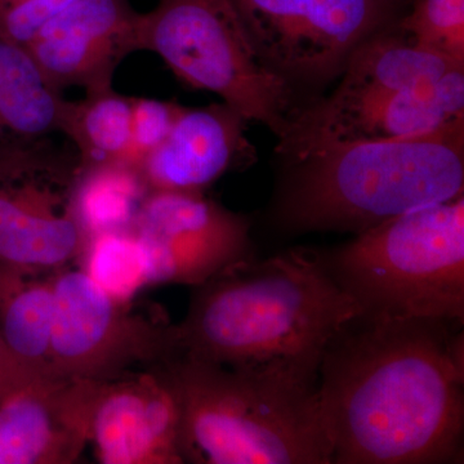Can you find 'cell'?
Returning <instances> with one entry per match:
<instances>
[{
	"label": "cell",
	"instance_id": "cell-1",
	"mask_svg": "<svg viewBox=\"0 0 464 464\" xmlns=\"http://www.w3.org/2000/svg\"><path fill=\"white\" fill-rule=\"evenodd\" d=\"M463 387L462 320L357 314L319 365L333 464L462 462Z\"/></svg>",
	"mask_w": 464,
	"mask_h": 464
},
{
	"label": "cell",
	"instance_id": "cell-2",
	"mask_svg": "<svg viewBox=\"0 0 464 464\" xmlns=\"http://www.w3.org/2000/svg\"><path fill=\"white\" fill-rule=\"evenodd\" d=\"M360 313L319 250L250 258L194 286L179 324L182 355L319 380L326 344Z\"/></svg>",
	"mask_w": 464,
	"mask_h": 464
},
{
	"label": "cell",
	"instance_id": "cell-3",
	"mask_svg": "<svg viewBox=\"0 0 464 464\" xmlns=\"http://www.w3.org/2000/svg\"><path fill=\"white\" fill-rule=\"evenodd\" d=\"M276 221L290 232L362 234L464 191V124L413 139L331 143L286 160Z\"/></svg>",
	"mask_w": 464,
	"mask_h": 464
},
{
	"label": "cell",
	"instance_id": "cell-4",
	"mask_svg": "<svg viewBox=\"0 0 464 464\" xmlns=\"http://www.w3.org/2000/svg\"><path fill=\"white\" fill-rule=\"evenodd\" d=\"M331 96L304 106L276 151L285 160L331 143L413 139L464 124V63L389 24L362 42Z\"/></svg>",
	"mask_w": 464,
	"mask_h": 464
},
{
	"label": "cell",
	"instance_id": "cell-5",
	"mask_svg": "<svg viewBox=\"0 0 464 464\" xmlns=\"http://www.w3.org/2000/svg\"><path fill=\"white\" fill-rule=\"evenodd\" d=\"M183 462L333 464L319 380L235 369L181 355Z\"/></svg>",
	"mask_w": 464,
	"mask_h": 464
},
{
	"label": "cell",
	"instance_id": "cell-6",
	"mask_svg": "<svg viewBox=\"0 0 464 464\" xmlns=\"http://www.w3.org/2000/svg\"><path fill=\"white\" fill-rule=\"evenodd\" d=\"M322 253L362 313L464 322V194L393 217Z\"/></svg>",
	"mask_w": 464,
	"mask_h": 464
},
{
	"label": "cell",
	"instance_id": "cell-7",
	"mask_svg": "<svg viewBox=\"0 0 464 464\" xmlns=\"http://www.w3.org/2000/svg\"><path fill=\"white\" fill-rule=\"evenodd\" d=\"M140 43L185 83L264 124L277 145L288 139L302 108L292 84L259 57L231 0H160L141 14Z\"/></svg>",
	"mask_w": 464,
	"mask_h": 464
},
{
	"label": "cell",
	"instance_id": "cell-8",
	"mask_svg": "<svg viewBox=\"0 0 464 464\" xmlns=\"http://www.w3.org/2000/svg\"><path fill=\"white\" fill-rule=\"evenodd\" d=\"M52 375L111 381L133 368H155L182 355L179 324L146 316L112 298L82 268L53 274Z\"/></svg>",
	"mask_w": 464,
	"mask_h": 464
},
{
	"label": "cell",
	"instance_id": "cell-9",
	"mask_svg": "<svg viewBox=\"0 0 464 464\" xmlns=\"http://www.w3.org/2000/svg\"><path fill=\"white\" fill-rule=\"evenodd\" d=\"M78 155L48 139L0 140V261L53 274L79 262Z\"/></svg>",
	"mask_w": 464,
	"mask_h": 464
},
{
	"label": "cell",
	"instance_id": "cell-10",
	"mask_svg": "<svg viewBox=\"0 0 464 464\" xmlns=\"http://www.w3.org/2000/svg\"><path fill=\"white\" fill-rule=\"evenodd\" d=\"M259 57L293 81L340 74L356 48L395 21L386 0H231Z\"/></svg>",
	"mask_w": 464,
	"mask_h": 464
},
{
	"label": "cell",
	"instance_id": "cell-11",
	"mask_svg": "<svg viewBox=\"0 0 464 464\" xmlns=\"http://www.w3.org/2000/svg\"><path fill=\"white\" fill-rule=\"evenodd\" d=\"M248 219L204 192L150 191L133 225L149 267V286L200 285L255 258Z\"/></svg>",
	"mask_w": 464,
	"mask_h": 464
},
{
	"label": "cell",
	"instance_id": "cell-12",
	"mask_svg": "<svg viewBox=\"0 0 464 464\" xmlns=\"http://www.w3.org/2000/svg\"><path fill=\"white\" fill-rule=\"evenodd\" d=\"M172 362L96 382L88 442L93 444L101 463H185L181 396Z\"/></svg>",
	"mask_w": 464,
	"mask_h": 464
},
{
	"label": "cell",
	"instance_id": "cell-13",
	"mask_svg": "<svg viewBox=\"0 0 464 464\" xmlns=\"http://www.w3.org/2000/svg\"><path fill=\"white\" fill-rule=\"evenodd\" d=\"M140 20L128 0H72L26 47L61 90H108L121 61L141 51Z\"/></svg>",
	"mask_w": 464,
	"mask_h": 464
},
{
	"label": "cell",
	"instance_id": "cell-14",
	"mask_svg": "<svg viewBox=\"0 0 464 464\" xmlns=\"http://www.w3.org/2000/svg\"><path fill=\"white\" fill-rule=\"evenodd\" d=\"M94 381L48 375L0 400V464H72L88 444Z\"/></svg>",
	"mask_w": 464,
	"mask_h": 464
},
{
	"label": "cell",
	"instance_id": "cell-15",
	"mask_svg": "<svg viewBox=\"0 0 464 464\" xmlns=\"http://www.w3.org/2000/svg\"><path fill=\"white\" fill-rule=\"evenodd\" d=\"M246 123L224 102L183 108L167 139L140 164L149 190L204 192L252 160Z\"/></svg>",
	"mask_w": 464,
	"mask_h": 464
},
{
	"label": "cell",
	"instance_id": "cell-16",
	"mask_svg": "<svg viewBox=\"0 0 464 464\" xmlns=\"http://www.w3.org/2000/svg\"><path fill=\"white\" fill-rule=\"evenodd\" d=\"M67 100L26 45L0 35V140L60 133Z\"/></svg>",
	"mask_w": 464,
	"mask_h": 464
},
{
	"label": "cell",
	"instance_id": "cell-17",
	"mask_svg": "<svg viewBox=\"0 0 464 464\" xmlns=\"http://www.w3.org/2000/svg\"><path fill=\"white\" fill-rule=\"evenodd\" d=\"M53 274L0 261V334L21 362L43 377L52 375Z\"/></svg>",
	"mask_w": 464,
	"mask_h": 464
},
{
	"label": "cell",
	"instance_id": "cell-18",
	"mask_svg": "<svg viewBox=\"0 0 464 464\" xmlns=\"http://www.w3.org/2000/svg\"><path fill=\"white\" fill-rule=\"evenodd\" d=\"M60 133L74 145L82 168L127 163L132 134V97L112 88L67 100Z\"/></svg>",
	"mask_w": 464,
	"mask_h": 464
},
{
	"label": "cell",
	"instance_id": "cell-19",
	"mask_svg": "<svg viewBox=\"0 0 464 464\" xmlns=\"http://www.w3.org/2000/svg\"><path fill=\"white\" fill-rule=\"evenodd\" d=\"M150 190L139 168L127 163L82 168L78 210L88 239L133 228Z\"/></svg>",
	"mask_w": 464,
	"mask_h": 464
},
{
	"label": "cell",
	"instance_id": "cell-20",
	"mask_svg": "<svg viewBox=\"0 0 464 464\" xmlns=\"http://www.w3.org/2000/svg\"><path fill=\"white\" fill-rule=\"evenodd\" d=\"M79 262L91 280L118 301L130 302L149 286L148 258L133 228L93 235Z\"/></svg>",
	"mask_w": 464,
	"mask_h": 464
},
{
	"label": "cell",
	"instance_id": "cell-21",
	"mask_svg": "<svg viewBox=\"0 0 464 464\" xmlns=\"http://www.w3.org/2000/svg\"><path fill=\"white\" fill-rule=\"evenodd\" d=\"M396 25L418 44L464 63V0H409Z\"/></svg>",
	"mask_w": 464,
	"mask_h": 464
},
{
	"label": "cell",
	"instance_id": "cell-22",
	"mask_svg": "<svg viewBox=\"0 0 464 464\" xmlns=\"http://www.w3.org/2000/svg\"><path fill=\"white\" fill-rule=\"evenodd\" d=\"M182 106L169 101L132 97V134L127 164L139 168L143 159L167 139Z\"/></svg>",
	"mask_w": 464,
	"mask_h": 464
},
{
	"label": "cell",
	"instance_id": "cell-23",
	"mask_svg": "<svg viewBox=\"0 0 464 464\" xmlns=\"http://www.w3.org/2000/svg\"><path fill=\"white\" fill-rule=\"evenodd\" d=\"M72 0H0V35L29 45L42 27Z\"/></svg>",
	"mask_w": 464,
	"mask_h": 464
},
{
	"label": "cell",
	"instance_id": "cell-24",
	"mask_svg": "<svg viewBox=\"0 0 464 464\" xmlns=\"http://www.w3.org/2000/svg\"><path fill=\"white\" fill-rule=\"evenodd\" d=\"M41 377L43 375L34 373L12 353L0 334V386L14 391Z\"/></svg>",
	"mask_w": 464,
	"mask_h": 464
},
{
	"label": "cell",
	"instance_id": "cell-25",
	"mask_svg": "<svg viewBox=\"0 0 464 464\" xmlns=\"http://www.w3.org/2000/svg\"><path fill=\"white\" fill-rule=\"evenodd\" d=\"M386 2L399 9L401 5H408L409 0H386Z\"/></svg>",
	"mask_w": 464,
	"mask_h": 464
},
{
	"label": "cell",
	"instance_id": "cell-26",
	"mask_svg": "<svg viewBox=\"0 0 464 464\" xmlns=\"http://www.w3.org/2000/svg\"><path fill=\"white\" fill-rule=\"evenodd\" d=\"M9 392H11V391L5 390V389H3L2 386H0V400L5 398V396L7 395V393H9Z\"/></svg>",
	"mask_w": 464,
	"mask_h": 464
}]
</instances>
